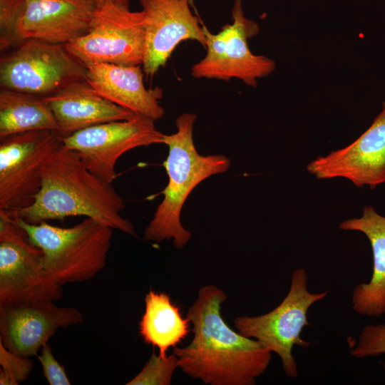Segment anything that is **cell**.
<instances>
[{"instance_id":"obj_8","label":"cell","mask_w":385,"mask_h":385,"mask_svg":"<svg viewBox=\"0 0 385 385\" xmlns=\"http://www.w3.org/2000/svg\"><path fill=\"white\" fill-rule=\"evenodd\" d=\"M145 16L111 1L98 4L88 32L65 44L86 67L99 63L142 66Z\"/></svg>"},{"instance_id":"obj_17","label":"cell","mask_w":385,"mask_h":385,"mask_svg":"<svg viewBox=\"0 0 385 385\" xmlns=\"http://www.w3.org/2000/svg\"><path fill=\"white\" fill-rule=\"evenodd\" d=\"M64 138L99 124L132 118L135 114L101 96L86 79L43 97Z\"/></svg>"},{"instance_id":"obj_5","label":"cell","mask_w":385,"mask_h":385,"mask_svg":"<svg viewBox=\"0 0 385 385\" xmlns=\"http://www.w3.org/2000/svg\"><path fill=\"white\" fill-rule=\"evenodd\" d=\"M96 0H0V48L34 38L66 44L84 36Z\"/></svg>"},{"instance_id":"obj_15","label":"cell","mask_w":385,"mask_h":385,"mask_svg":"<svg viewBox=\"0 0 385 385\" xmlns=\"http://www.w3.org/2000/svg\"><path fill=\"white\" fill-rule=\"evenodd\" d=\"M41 253L0 242V302L51 299L63 296L61 284L41 262Z\"/></svg>"},{"instance_id":"obj_10","label":"cell","mask_w":385,"mask_h":385,"mask_svg":"<svg viewBox=\"0 0 385 385\" xmlns=\"http://www.w3.org/2000/svg\"><path fill=\"white\" fill-rule=\"evenodd\" d=\"M62 145L54 130H36L0 139V210L19 211L33 205L42 168Z\"/></svg>"},{"instance_id":"obj_26","label":"cell","mask_w":385,"mask_h":385,"mask_svg":"<svg viewBox=\"0 0 385 385\" xmlns=\"http://www.w3.org/2000/svg\"><path fill=\"white\" fill-rule=\"evenodd\" d=\"M98 4H101L105 1H111L120 6L125 9H129L130 0H96Z\"/></svg>"},{"instance_id":"obj_23","label":"cell","mask_w":385,"mask_h":385,"mask_svg":"<svg viewBox=\"0 0 385 385\" xmlns=\"http://www.w3.org/2000/svg\"><path fill=\"white\" fill-rule=\"evenodd\" d=\"M383 354H385V324L365 326L350 354L361 359Z\"/></svg>"},{"instance_id":"obj_11","label":"cell","mask_w":385,"mask_h":385,"mask_svg":"<svg viewBox=\"0 0 385 385\" xmlns=\"http://www.w3.org/2000/svg\"><path fill=\"white\" fill-rule=\"evenodd\" d=\"M155 120L135 114L132 118L91 126L62 138L66 148L77 152L85 167L104 182L116 178L115 165L128 150L163 143Z\"/></svg>"},{"instance_id":"obj_24","label":"cell","mask_w":385,"mask_h":385,"mask_svg":"<svg viewBox=\"0 0 385 385\" xmlns=\"http://www.w3.org/2000/svg\"><path fill=\"white\" fill-rule=\"evenodd\" d=\"M0 242L13 243L42 254L41 250L29 242L26 232L16 220L14 211L0 210Z\"/></svg>"},{"instance_id":"obj_20","label":"cell","mask_w":385,"mask_h":385,"mask_svg":"<svg viewBox=\"0 0 385 385\" xmlns=\"http://www.w3.org/2000/svg\"><path fill=\"white\" fill-rule=\"evenodd\" d=\"M55 116L43 97L1 89L0 92V139L36 130L57 131Z\"/></svg>"},{"instance_id":"obj_9","label":"cell","mask_w":385,"mask_h":385,"mask_svg":"<svg viewBox=\"0 0 385 385\" xmlns=\"http://www.w3.org/2000/svg\"><path fill=\"white\" fill-rule=\"evenodd\" d=\"M232 19V23L224 25L217 34L211 33L202 24L207 52L192 66L191 75L195 78L223 81L238 78L255 87L258 78L275 69V62L250 51L247 41L259 34L260 27L245 16L242 0L234 1Z\"/></svg>"},{"instance_id":"obj_21","label":"cell","mask_w":385,"mask_h":385,"mask_svg":"<svg viewBox=\"0 0 385 385\" xmlns=\"http://www.w3.org/2000/svg\"><path fill=\"white\" fill-rule=\"evenodd\" d=\"M177 367L178 357L175 354L161 358L153 351L142 370L125 384L169 385Z\"/></svg>"},{"instance_id":"obj_1","label":"cell","mask_w":385,"mask_h":385,"mask_svg":"<svg viewBox=\"0 0 385 385\" xmlns=\"http://www.w3.org/2000/svg\"><path fill=\"white\" fill-rule=\"evenodd\" d=\"M226 299L224 291L215 285L200 288L187 312L193 338L173 353L183 372L205 384L254 385L269 366L272 352L228 326L220 312Z\"/></svg>"},{"instance_id":"obj_2","label":"cell","mask_w":385,"mask_h":385,"mask_svg":"<svg viewBox=\"0 0 385 385\" xmlns=\"http://www.w3.org/2000/svg\"><path fill=\"white\" fill-rule=\"evenodd\" d=\"M41 189L33 205L17 212L25 222L85 216L135 237L133 224L120 215L123 200L112 183L103 181L83 165L78 153L61 145L45 162Z\"/></svg>"},{"instance_id":"obj_25","label":"cell","mask_w":385,"mask_h":385,"mask_svg":"<svg viewBox=\"0 0 385 385\" xmlns=\"http://www.w3.org/2000/svg\"><path fill=\"white\" fill-rule=\"evenodd\" d=\"M43 374L49 385H70L63 366L61 365L52 354L48 343L44 344L37 355Z\"/></svg>"},{"instance_id":"obj_18","label":"cell","mask_w":385,"mask_h":385,"mask_svg":"<svg viewBox=\"0 0 385 385\" xmlns=\"http://www.w3.org/2000/svg\"><path fill=\"white\" fill-rule=\"evenodd\" d=\"M339 227L362 232L368 238L372 250V275L369 282L359 284L354 289L353 310L367 317L385 314V216L368 205L364 207L360 217L344 220Z\"/></svg>"},{"instance_id":"obj_22","label":"cell","mask_w":385,"mask_h":385,"mask_svg":"<svg viewBox=\"0 0 385 385\" xmlns=\"http://www.w3.org/2000/svg\"><path fill=\"white\" fill-rule=\"evenodd\" d=\"M0 384L17 385L29 376L33 362L8 350L0 341Z\"/></svg>"},{"instance_id":"obj_14","label":"cell","mask_w":385,"mask_h":385,"mask_svg":"<svg viewBox=\"0 0 385 385\" xmlns=\"http://www.w3.org/2000/svg\"><path fill=\"white\" fill-rule=\"evenodd\" d=\"M307 170L317 179L343 178L371 189L385 183V101L371 125L349 145L314 159Z\"/></svg>"},{"instance_id":"obj_16","label":"cell","mask_w":385,"mask_h":385,"mask_svg":"<svg viewBox=\"0 0 385 385\" xmlns=\"http://www.w3.org/2000/svg\"><path fill=\"white\" fill-rule=\"evenodd\" d=\"M143 73L142 66L99 63L87 67L86 81L106 99L155 121L165 114L160 104L163 91L147 88Z\"/></svg>"},{"instance_id":"obj_6","label":"cell","mask_w":385,"mask_h":385,"mask_svg":"<svg viewBox=\"0 0 385 385\" xmlns=\"http://www.w3.org/2000/svg\"><path fill=\"white\" fill-rule=\"evenodd\" d=\"M327 294V291L310 292L307 288V274L304 268H298L291 275L287 294L277 307L260 316L238 317L234 320L235 328L242 335L260 342L277 354L286 375L296 378L298 369L292 349L295 345L308 348L311 344L301 337L303 328L310 325L308 310Z\"/></svg>"},{"instance_id":"obj_4","label":"cell","mask_w":385,"mask_h":385,"mask_svg":"<svg viewBox=\"0 0 385 385\" xmlns=\"http://www.w3.org/2000/svg\"><path fill=\"white\" fill-rule=\"evenodd\" d=\"M14 215L29 242L41 250L43 267L61 284L89 280L106 267L113 228L89 217L65 228L30 224Z\"/></svg>"},{"instance_id":"obj_7","label":"cell","mask_w":385,"mask_h":385,"mask_svg":"<svg viewBox=\"0 0 385 385\" xmlns=\"http://www.w3.org/2000/svg\"><path fill=\"white\" fill-rule=\"evenodd\" d=\"M14 47L1 57V89L46 97L86 79L87 67L65 44L29 38Z\"/></svg>"},{"instance_id":"obj_19","label":"cell","mask_w":385,"mask_h":385,"mask_svg":"<svg viewBox=\"0 0 385 385\" xmlns=\"http://www.w3.org/2000/svg\"><path fill=\"white\" fill-rule=\"evenodd\" d=\"M145 312L139 322L144 342L158 349L161 358L170 347H176L190 332V320L183 318L179 307L165 292L150 289L145 297Z\"/></svg>"},{"instance_id":"obj_12","label":"cell","mask_w":385,"mask_h":385,"mask_svg":"<svg viewBox=\"0 0 385 385\" xmlns=\"http://www.w3.org/2000/svg\"><path fill=\"white\" fill-rule=\"evenodd\" d=\"M51 299L0 302V341L9 351L37 356L42 346L61 328L83 322L74 307H61Z\"/></svg>"},{"instance_id":"obj_3","label":"cell","mask_w":385,"mask_h":385,"mask_svg":"<svg viewBox=\"0 0 385 385\" xmlns=\"http://www.w3.org/2000/svg\"><path fill=\"white\" fill-rule=\"evenodd\" d=\"M195 113H184L175 120L177 131L165 135L163 144L168 154L163 165L168 183L163 191V199L146 227L143 237L146 241L160 242L173 240L175 247H183L191 233L181 224L183 206L192 190L211 175L226 172L230 160L224 155H200L194 144Z\"/></svg>"},{"instance_id":"obj_13","label":"cell","mask_w":385,"mask_h":385,"mask_svg":"<svg viewBox=\"0 0 385 385\" xmlns=\"http://www.w3.org/2000/svg\"><path fill=\"white\" fill-rule=\"evenodd\" d=\"M145 16L143 70L153 77L166 65L177 46L185 40L205 48L202 23L192 13L190 0H138Z\"/></svg>"}]
</instances>
